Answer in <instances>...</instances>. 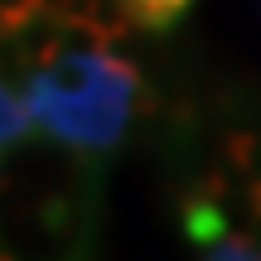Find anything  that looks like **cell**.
<instances>
[{
	"label": "cell",
	"mask_w": 261,
	"mask_h": 261,
	"mask_svg": "<svg viewBox=\"0 0 261 261\" xmlns=\"http://www.w3.org/2000/svg\"><path fill=\"white\" fill-rule=\"evenodd\" d=\"M24 102L44 136L83 155H107L121 145L136 116L140 73L116 48H63L48 63L29 68Z\"/></svg>",
	"instance_id": "6da1fadb"
},
{
	"label": "cell",
	"mask_w": 261,
	"mask_h": 261,
	"mask_svg": "<svg viewBox=\"0 0 261 261\" xmlns=\"http://www.w3.org/2000/svg\"><path fill=\"white\" fill-rule=\"evenodd\" d=\"M194 5V0H121V10H126V19L130 24H140V29H169L184 10Z\"/></svg>",
	"instance_id": "7a4b0ae2"
},
{
	"label": "cell",
	"mask_w": 261,
	"mask_h": 261,
	"mask_svg": "<svg viewBox=\"0 0 261 261\" xmlns=\"http://www.w3.org/2000/svg\"><path fill=\"white\" fill-rule=\"evenodd\" d=\"M29 102H19L10 87H0V150H10V145H19L24 140V130H29Z\"/></svg>",
	"instance_id": "3957f363"
}]
</instances>
